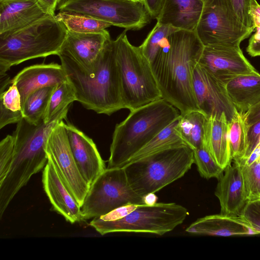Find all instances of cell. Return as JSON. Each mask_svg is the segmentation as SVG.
I'll list each match as a JSON object with an SVG mask.
<instances>
[{"instance_id": "1", "label": "cell", "mask_w": 260, "mask_h": 260, "mask_svg": "<svg viewBox=\"0 0 260 260\" xmlns=\"http://www.w3.org/2000/svg\"><path fill=\"white\" fill-rule=\"evenodd\" d=\"M204 48L195 31L179 29L168 37L150 62L162 99L180 114L200 110L193 74Z\"/></svg>"}, {"instance_id": "2", "label": "cell", "mask_w": 260, "mask_h": 260, "mask_svg": "<svg viewBox=\"0 0 260 260\" xmlns=\"http://www.w3.org/2000/svg\"><path fill=\"white\" fill-rule=\"evenodd\" d=\"M58 56L74 87L77 101L85 108L107 115L124 109L115 40L110 38L106 41L96 59L95 69L90 73L84 72L70 58Z\"/></svg>"}, {"instance_id": "3", "label": "cell", "mask_w": 260, "mask_h": 260, "mask_svg": "<svg viewBox=\"0 0 260 260\" xmlns=\"http://www.w3.org/2000/svg\"><path fill=\"white\" fill-rule=\"evenodd\" d=\"M68 107L48 123L42 119L36 124L22 118L17 123L13 159L7 176L0 183V218L11 201L31 177L44 168L48 161L46 151L48 137L54 126L67 119Z\"/></svg>"}, {"instance_id": "4", "label": "cell", "mask_w": 260, "mask_h": 260, "mask_svg": "<svg viewBox=\"0 0 260 260\" xmlns=\"http://www.w3.org/2000/svg\"><path fill=\"white\" fill-rule=\"evenodd\" d=\"M177 110L160 99L130 111L115 127L107 168L123 167L136 153L179 117Z\"/></svg>"}, {"instance_id": "5", "label": "cell", "mask_w": 260, "mask_h": 260, "mask_svg": "<svg viewBox=\"0 0 260 260\" xmlns=\"http://www.w3.org/2000/svg\"><path fill=\"white\" fill-rule=\"evenodd\" d=\"M68 29L48 15L22 28L0 35V76L23 61L58 55Z\"/></svg>"}, {"instance_id": "6", "label": "cell", "mask_w": 260, "mask_h": 260, "mask_svg": "<svg viewBox=\"0 0 260 260\" xmlns=\"http://www.w3.org/2000/svg\"><path fill=\"white\" fill-rule=\"evenodd\" d=\"M193 163V150L184 145L129 162L123 168L130 186L142 197L181 178Z\"/></svg>"}, {"instance_id": "7", "label": "cell", "mask_w": 260, "mask_h": 260, "mask_svg": "<svg viewBox=\"0 0 260 260\" xmlns=\"http://www.w3.org/2000/svg\"><path fill=\"white\" fill-rule=\"evenodd\" d=\"M126 30L115 40L124 109L130 111L162 99L149 60L128 41Z\"/></svg>"}, {"instance_id": "8", "label": "cell", "mask_w": 260, "mask_h": 260, "mask_svg": "<svg viewBox=\"0 0 260 260\" xmlns=\"http://www.w3.org/2000/svg\"><path fill=\"white\" fill-rule=\"evenodd\" d=\"M188 214L185 207L175 203H156L153 205L140 204L121 219L103 221L95 217L89 225L102 235L124 232L161 236L182 224Z\"/></svg>"}, {"instance_id": "9", "label": "cell", "mask_w": 260, "mask_h": 260, "mask_svg": "<svg viewBox=\"0 0 260 260\" xmlns=\"http://www.w3.org/2000/svg\"><path fill=\"white\" fill-rule=\"evenodd\" d=\"M129 204H144L130 186L124 168H106L90 185L80 207L81 219L99 217Z\"/></svg>"}, {"instance_id": "10", "label": "cell", "mask_w": 260, "mask_h": 260, "mask_svg": "<svg viewBox=\"0 0 260 260\" xmlns=\"http://www.w3.org/2000/svg\"><path fill=\"white\" fill-rule=\"evenodd\" d=\"M59 12L82 14L127 30H138L152 19L142 3L130 0H66Z\"/></svg>"}, {"instance_id": "11", "label": "cell", "mask_w": 260, "mask_h": 260, "mask_svg": "<svg viewBox=\"0 0 260 260\" xmlns=\"http://www.w3.org/2000/svg\"><path fill=\"white\" fill-rule=\"evenodd\" d=\"M194 31L204 46L240 47L253 32L239 20L225 0H205Z\"/></svg>"}, {"instance_id": "12", "label": "cell", "mask_w": 260, "mask_h": 260, "mask_svg": "<svg viewBox=\"0 0 260 260\" xmlns=\"http://www.w3.org/2000/svg\"><path fill=\"white\" fill-rule=\"evenodd\" d=\"M46 151L81 207L90 185L83 177L75 161L63 120L59 121L52 130L47 140Z\"/></svg>"}, {"instance_id": "13", "label": "cell", "mask_w": 260, "mask_h": 260, "mask_svg": "<svg viewBox=\"0 0 260 260\" xmlns=\"http://www.w3.org/2000/svg\"><path fill=\"white\" fill-rule=\"evenodd\" d=\"M199 63L225 85L238 76L257 71L238 46H204Z\"/></svg>"}, {"instance_id": "14", "label": "cell", "mask_w": 260, "mask_h": 260, "mask_svg": "<svg viewBox=\"0 0 260 260\" xmlns=\"http://www.w3.org/2000/svg\"><path fill=\"white\" fill-rule=\"evenodd\" d=\"M193 84L198 107L208 116L224 113L230 122L237 110L230 100L225 85L198 63L193 74Z\"/></svg>"}, {"instance_id": "15", "label": "cell", "mask_w": 260, "mask_h": 260, "mask_svg": "<svg viewBox=\"0 0 260 260\" xmlns=\"http://www.w3.org/2000/svg\"><path fill=\"white\" fill-rule=\"evenodd\" d=\"M110 39L109 32L78 33L68 30L58 54L76 62L86 73L94 71L98 57L106 41Z\"/></svg>"}, {"instance_id": "16", "label": "cell", "mask_w": 260, "mask_h": 260, "mask_svg": "<svg viewBox=\"0 0 260 260\" xmlns=\"http://www.w3.org/2000/svg\"><path fill=\"white\" fill-rule=\"evenodd\" d=\"M215 195L218 198L222 214L241 216L248 202L241 165L232 160L218 178Z\"/></svg>"}, {"instance_id": "17", "label": "cell", "mask_w": 260, "mask_h": 260, "mask_svg": "<svg viewBox=\"0 0 260 260\" xmlns=\"http://www.w3.org/2000/svg\"><path fill=\"white\" fill-rule=\"evenodd\" d=\"M47 156L42 183L53 210L71 223L81 221L80 206L62 181L52 159Z\"/></svg>"}, {"instance_id": "18", "label": "cell", "mask_w": 260, "mask_h": 260, "mask_svg": "<svg viewBox=\"0 0 260 260\" xmlns=\"http://www.w3.org/2000/svg\"><path fill=\"white\" fill-rule=\"evenodd\" d=\"M64 126L79 169L90 185L106 169L104 161L91 138L70 122L64 123Z\"/></svg>"}, {"instance_id": "19", "label": "cell", "mask_w": 260, "mask_h": 260, "mask_svg": "<svg viewBox=\"0 0 260 260\" xmlns=\"http://www.w3.org/2000/svg\"><path fill=\"white\" fill-rule=\"evenodd\" d=\"M68 79L61 64H34L20 71L11 83L17 86L20 94L22 107L27 98L35 90L45 87L55 86Z\"/></svg>"}, {"instance_id": "20", "label": "cell", "mask_w": 260, "mask_h": 260, "mask_svg": "<svg viewBox=\"0 0 260 260\" xmlns=\"http://www.w3.org/2000/svg\"><path fill=\"white\" fill-rule=\"evenodd\" d=\"M48 15L37 0L0 2V35L22 28Z\"/></svg>"}, {"instance_id": "21", "label": "cell", "mask_w": 260, "mask_h": 260, "mask_svg": "<svg viewBox=\"0 0 260 260\" xmlns=\"http://www.w3.org/2000/svg\"><path fill=\"white\" fill-rule=\"evenodd\" d=\"M204 5L203 0H164L157 22L178 29L194 31Z\"/></svg>"}, {"instance_id": "22", "label": "cell", "mask_w": 260, "mask_h": 260, "mask_svg": "<svg viewBox=\"0 0 260 260\" xmlns=\"http://www.w3.org/2000/svg\"><path fill=\"white\" fill-rule=\"evenodd\" d=\"M187 233L198 235L230 236L256 234L241 216L222 214L205 216L198 219L185 230Z\"/></svg>"}, {"instance_id": "23", "label": "cell", "mask_w": 260, "mask_h": 260, "mask_svg": "<svg viewBox=\"0 0 260 260\" xmlns=\"http://www.w3.org/2000/svg\"><path fill=\"white\" fill-rule=\"evenodd\" d=\"M204 145L222 169L231 162L229 121L224 113L209 116Z\"/></svg>"}, {"instance_id": "24", "label": "cell", "mask_w": 260, "mask_h": 260, "mask_svg": "<svg viewBox=\"0 0 260 260\" xmlns=\"http://www.w3.org/2000/svg\"><path fill=\"white\" fill-rule=\"evenodd\" d=\"M228 96L237 111L246 113L260 102V74L238 76L225 84Z\"/></svg>"}, {"instance_id": "25", "label": "cell", "mask_w": 260, "mask_h": 260, "mask_svg": "<svg viewBox=\"0 0 260 260\" xmlns=\"http://www.w3.org/2000/svg\"><path fill=\"white\" fill-rule=\"evenodd\" d=\"M208 118L201 110L180 114L176 129L185 143L192 150L204 144Z\"/></svg>"}, {"instance_id": "26", "label": "cell", "mask_w": 260, "mask_h": 260, "mask_svg": "<svg viewBox=\"0 0 260 260\" xmlns=\"http://www.w3.org/2000/svg\"><path fill=\"white\" fill-rule=\"evenodd\" d=\"M178 118L179 117L141 148L131 158L127 164L168 149L187 145L176 129Z\"/></svg>"}, {"instance_id": "27", "label": "cell", "mask_w": 260, "mask_h": 260, "mask_svg": "<svg viewBox=\"0 0 260 260\" xmlns=\"http://www.w3.org/2000/svg\"><path fill=\"white\" fill-rule=\"evenodd\" d=\"M23 118L20 94L14 83L0 92V128Z\"/></svg>"}, {"instance_id": "28", "label": "cell", "mask_w": 260, "mask_h": 260, "mask_svg": "<svg viewBox=\"0 0 260 260\" xmlns=\"http://www.w3.org/2000/svg\"><path fill=\"white\" fill-rule=\"evenodd\" d=\"M249 126L245 113L237 111L229 122V141L231 160L239 161L246 151Z\"/></svg>"}, {"instance_id": "29", "label": "cell", "mask_w": 260, "mask_h": 260, "mask_svg": "<svg viewBox=\"0 0 260 260\" xmlns=\"http://www.w3.org/2000/svg\"><path fill=\"white\" fill-rule=\"evenodd\" d=\"M55 17L69 31L78 33L101 32L111 25L91 17L67 12H59Z\"/></svg>"}, {"instance_id": "30", "label": "cell", "mask_w": 260, "mask_h": 260, "mask_svg": "<svg viewBox=\"0 0 260 260\" xmlns=\"http://www.w3.org/2000/svg\"><path fill=\"white\" fill-rule=\"evenodd\" d=\"M76 101L75 90L68 78L54 87L43 116L44 122H49L60 111Z\"/></svg>"}, {"instance_id": "31", "label": "cell", "mask_w": 260, "mask_h": 260, "mask_svg": "<svg viewBox=\"0 0 260 260\" xmlns=\"http://www.w3.org/2000/svg\"><path fill=\"white\" fill-rule=\"evenodd\" d=\"M55 86L40 88L29 94L22 106L23 118L34 124L43 119Z\"/></svg>"}, {"instance_id": "32", "label": "cell", "mask_w": 260, "mask_h": 260, "mask_svg": "<svg viewBox=\"0 0 260 260\" xmlns=\"http://www.w3.org/2000/svg\"><path fill=\"white\" fill-rule=\"evenodd\" d=\"M179 30L171 25L156 22L142 44L139 46L145 57L151 62L168 37Z\"/></svg>"}, {"instance_id": "33", "label": "cell", "mask_w": 260, "mask_h": 260, "mask_svg": "<svg viewBox=\"0 0 260 260\" xmlns=\"http://www.w3.org/2000/svg\"><path fill=\"white\" fill-rule=\"evenodd\" d=\"M193 151L194 163L201 176L207 179L212 178L218 179L224 169L217 164L205 145Z\"/></svg>"}, {"instance_id": "34", "label": "cell", "mask_w": 260, "mask_h": 260, "mask_svg": "<svg viewBox=\"0 0 260 260\" xmlns=\"http://www.w3.org/2000/svg\"><path fill=\"white\" fill-rule=\"evenodd\" d=\"M240 165L248 201L259 199L260 158L250 165L244 164Z\"/></svg>"}, {"instance_id": "35", "label": "cell", "mask_w": 260, "mask_h": 260, "mask_svg": "<svg viewBox=\"0 0 260 260\" xmlns=\"http://www.w3.org/2000/svg\"><path fill=\"white\" fill-rule=\"evenodd\" d=\"M230 9L247 28L254 31L255 26L252 16V7L255 0H225Z\"/></svg>"}, {"instance_id": "36", "label": "cell", "mask_w": 260, "mask_h": 260, "mask_svg": "<svg viewBox=\"0 0 260 260\" xmlns=\"http://www.w3.org/2000/svg\"><path fill=\"white\" fill-rule=\"evenodd\" d=\"M14 150V138L7 135L0 142V183L5 179L12 165Z\"/></svg>"}, {"instance_id": "37", "label": "cell", "mask_w": 260, "mask_h": 260, "mask_svg": "<svg viewBox=\"0 0 260 260\" xmlns=\"http://www.w3.org/2000/svg\"><path fill=\"white\" fill-rule=\"evenodd\" d=\"M255 32L249 40L246 51L252 57L260 56V5L255 0L252 7Z\"/></svg>"}, {"instance_id": "38", "label": "cell", "mask_w": 260, "mask_h": 260, "mask_svg": "<svg viewBox=\"0 0 260 260\" xmlns=\"http://www.w3.org/2000/svg\"><path fill=\"white\" fill-rule=\"evenodd\" d=\"M241 217L249 223L256 234H260V198L249 201Z\"/></svg>"}, {"instance_id": "39", "label": "cell", "mask_w": 260, "mask_h": 260, "mask_svg": "<svg viewBox=\"0 0 260 260\" xmlns=\"http://www.w3.org/2000/svg\"><path fill=\"white\" fill-rule=\"evenodd\" d=\"M260 142V120L249 126L248 131V140L246 151L243 157L239 161H245L252 153Z\"/></svg>"}, {"instance_id": "40", "label": "cell", "mask_w": 260, "mask_h": 260, "mask_svg": "<svg viewBox=\"0 0 260 260\" xmlns=\"http://www.w3.org/2000/svg\"><path fill=\"white\" fill-rule=\"evenodd\" d=\"M138 205L139 204H129L122 206L106 214L96 217V218L103 221H112L119 219L131 213L138 207Z\"/></svg>"}, {"instance_id": "41", "label": "cell", "mask_w": 260, "mask_h": 260, "mask_svg": "<svg viewBox=\"0 0 260 260\" xmlns=\"http://www.w3.org/2000/svg\"><path fill=\"white\" fill-rule=\"evenodd\" d=\"M163 2L164 0H144V5L152 18H156Z\"/></svg>"}, {"instance_id": "42", "label": "cell", "mask_w": 260, "mask_h": 260, "mask_svg": "<svg viewBox=\"0 0 260 260\" xmlns=\"http://www.w3.org/2000/svg\"><path fill=\"white\" fill-rule=\"evenodd\" d=\"M245 115L249 126L260 120V102L252 107L245 113Z\"/></svg>"}, {"instance_id": "43", "label": "cell", "mask_w": 260, "mask_h": 260, "mask_svg": "<svg viewBox=\"0 0 260 260\" xmlns=\"http://www.w3.org/2000/svg\"><path fill=\"white\" fill-rule=\"evenodd\" d=\"M43 10L48 14L55 15L54 11L60 0H37Z\"/></svg>"}, {"instance_id": "44", "label": "cell", "mask_w": 260, "mask_h": 260, "mask_svg": "<svg viewBox=\"0 0 260 260\" xmlns=\"http://www.w3.org/2000/svg\"><path fill=\"white\" fill-rule=\"evenodd\" d=\"M259 158H260V142L245 161L238 163L240 164H244L250 165Z\"/></svg>"}, {"instance_id": "45", "label": "cell", "mask_w": 260, "mask_h": 260, "mask_svg": "<svg viewBox=\"0 0 260 260\" xmlns=\"http://www.w3.org/2000/svg\"><path fill=\"white\" fill-rule=\"evenodd\" d=\"M143 204L147 205H153L157 203V197L155 193H149L142 197Z\"/></svg>"}, {"instance_id": "46", "label": "cell", "mask_w": 260, "mask_h": 260, "mask_svg": "<svg viewBox=\"0 0 260 260\" xmlns=\"http://www.w3.org/2000/svg\"><path fill=\"white\" fill-rule=\"evenodd\" d=\"M132 1L136 2H139L141 3L144 4V0H130Z\"/></svg>"}, {"instance_id": "47", "label": "cell", "mask_w": 260, "mask_h": 260, "mask_svg": "<svg viewBox=\"0 0 260 260\" xmlns=\"http://www.w3.org/2000/svg\"><path fill=\"white\" fill-rule=\"evenodd\" d=\"M9 1V0H0V2H2V1Z\"/></svg>"}, {"instance_id": "48", "label": "cell", "mask_w": 260, "mask_h": 260, "mask_svg": "<svg viewBox=\"0 0 260 260\" xmlns=\"http://www.w3.org/2000/svg\"><path fill=\"white\" fill-rule=\"evenodd\" d=\"M204 1H205V0H203Z\"/></svg>"}]
</instances>
